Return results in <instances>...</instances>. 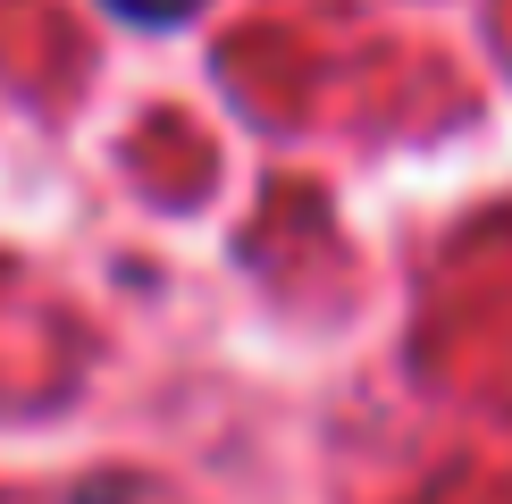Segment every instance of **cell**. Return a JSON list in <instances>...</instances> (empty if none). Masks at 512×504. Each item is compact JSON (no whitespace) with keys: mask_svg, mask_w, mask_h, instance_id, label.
I'll return each mask as SVG.
<instances>
[{"mask_svg":"<svg viewBox=\"0 0 512 504\" xmlns=\"http://www.w3.org/2000/svg\"><path fill=\"white\" fill-rule=\"evenodd\" d=\"M110 9H118V17H135V26H185L202 0H110Z\"/></svg>","mask_w":512,"mask_h":504,"instance_id":"obj_1","label":"cell"}]
</instances>
